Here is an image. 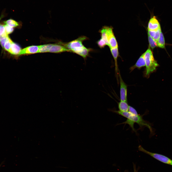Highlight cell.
<instances>
[{
  "label": "cell",
  "mask_w": 172,
  "mask_h": 172,
  "mask_svg": "<svg viewBox=\"0 0 172 172\" xmlns=\"http://www.w3.org/2000/svg\"><path fill=\"white\" fill-rule=\"evenodd\" d=\"M110 111L127 118L126 121L119 124H128L133 131L136 132L134 127V125L135 123H136L139 125L140 129H141L145 127L148 128L150 132L151 135H152L154 134V130L152 127L151 124L144 120L142 115L134 114L128 111L123 112L113 110Z\"/></svg>",
  "instance_id": "6da1fadb"
},
{
  "label": "cell",
  "mask_w": 172,
  "mask_h": 172,
  "mask_svg": "<svg viewBox=\"0 0 172 172\" xmlns=\"http://www.w3.org/2000/svg\"><path fill=\"white\" fill-rule=\"evenodd\" d=\"M88 39L86 37L83 36L69 42L61 43L60 44L69 50L70 52L78 55L85 60L88 56L90 52L93 50L92 48L85 47L83 44L84 41Z\"/></svg>",
  "instance_id": "7a4b0ae2"
},
{
  "label": "cell",
  "mask_w": 172,
  "mask_h": 172,
  "mask_svg": "<svg viewBox=\"0 0 172 172\" xmlns=\"http://www.w3.org/2000/svg\"><path fill=\"white\" fill-rule=\"evenodd\" d=\"M144 53L146 67L145 75V77L147 78L150 74L156 70L159 65L154 59L150 46Z\"/></svg>",
  "instance_id": "3957f363"
},
{
  "label": "cell",
  "mask_w": 172,
  "mask_h": 172,
  "mask_svg": "<svg viewBox=\"0 0 172 172\" xmlns=\"http://www.w3.org/2000/svg\"><path fill=\"white\" fill-rule=\"evenodd\" d=\"M139 151L150 156L155 159L164 163L172 165V160L163 155L149 151L144 148L141 145L138 147Z\"/></svg>",
  "instance_id": "277c9868"
},
{
  "label": "cell",
  "mask_w": 172,
  "mask_h": 172,
  "mask_svg": "<svg viewBox=\"0 0 172 172\" xmlns=\"http://www.w3.org/2000/svg\"><path fill=\"white\" fill-rule=\"evenodd\" d=\"M106 34L110 48L118 47V43L112 27L106 26Z\"/></svg>",
  "instance_id": "5b68a950"
},
{
  "label": "cell",
  "mask_w": 172,
  "mask_h": 172,
  "mask_svg": "<svg viewBox=\"0 0 172 172\" xmlns=\"http://www.w3.org/2000/svg\"><path fill=\"white\" fill-rule=\"evenodd\" d=\"M118 77L120 85V96L121 101L127 102V86L123 80L120 73L118 72Z\"/></svg>",
  "instance_id": "8992f818"
},
{
  "label": "cell",
  "mask_w": 172,
  "mask_h": 172,
  "mask_svg": "<svg viewBox=\"0 0 172 172\" xmlns=\"http://www.w3.org/2000/svg\"><path fill=\"white\" fill-rule=\"evenodd\" d=\"M161 28L160 23L156 17L153 16L151 17L148 24V30L156 31Z\"/></svg>",
  "instance_id": "52a82bcc"
},
{
  "label": "cell",
  "mask_w": 172,
  "mask_h": 172,
  "mask_svg": "<svg viewBox=\"0 0 172 172\" xmlns=\"http://www.w3.org/2000/svg\"><path fill=\"white\" fill-rule=\"evenodd\" d=\"M110 49L111 53L114 59L115 66V72L116 74V77L118 82V74L119 70H118L117 59L118 55V47L115 48H110Z\"/></svg>",
  "instance_id": "ba28073f"
},
{
  "label": "cell",
  "mask_w": 172,
  "mask_h": 172,
  "mask_svg": "<svg viewBox=\"0 0 172 172\" xmlns=\"http://www.w3.org/2000/svg\"><path fill=\"white\" fill-rule=\"evenodd\" d=\"M39 46H32L28 47L21 50L18 56L27 54L38 53Z\"/></svg>",
  "instance_id": "9c48e42d"
},
{
  "label": "cell",
  "mask_w": 172,
  "mask_h": 172,
  "mask_svg": "<svg viewBox=\"0 0 172 172\" xmlns=\"http://www.w3.org/2000/svg\"><path fill=\"white\" fill-rule=\"evenodd\" d=\"M145 66V62L144 58V53L139 58L136 63L130 69L131 71H132L135 68L140 69L142 67Z\"/></svg>",
  "instance_id": "30bf717a"
},
{
  "label": "cell",
  "mask_w": 172,
  "mask_h": 172,
  "mask_svg": "<svg viewBox=\"0 0 172 172\" xmlns=\"http://www.w3.org/2000/svg\"><path fill=\"white\" fill-rule=\"evenodd\" d=\"M70 52V51L63 45L57 44H53L48 52L59 53L63 52Z\"/></svg>",
  "instance_id": "8fae6325"
},
{
  "label": "cell",
  "mask_w": 172,
  "mask_h": 172,
  "mask_svg": "<svg viewBox=\"0 0 172 172\" xmlns=\"http://www.w3.org/2000/svg\"><path fill=\"white\" fill-rule=\"evenodd\" d=\"M21 50L18 44L13 42L9 52L12 55H18Z\"/></svg>",
  "instance_id": "7c38bea8"
},
{
  "label": "cell",
  "mask_w": 172,
  "mask_h": 172,
  "mask_svg": "<svg viewBox=\"0 0 172 172\" xmlns=\"http://www.w3.org/2000/svg\"><path fill=\"white\" fill-rule=\"evenodd\" d=\"M129 106L127 102L120 101L118 103V107L119 111L123 112L128 111Z\"/></svg>",
  "instance_id": "4fadbf2b"
},
{
  "label": "cell",
  "mask_w": 172,
  "mask_h": 172,
  "mask_svg": "<svg viewBox=\"0 0 172 172\" xmlns=\"http://www.w3.org/2000/svg\"><path fill=\"white\" fill-rule=\"evenodd\" d=\"M157 46L161 48L165 47V42L164 36L161 31V32L159 37L157 41Z\"/></svg>",
  "instance_id": "5bb4252c"
},
{
  "label": "cell",
  "mask_w": 172,
  "mask_h": 172,
  "mask_svg": "<svg viewBox=\"0 0 172 172\" xmlns=\"http://www.w3.org/2000/svg\"><path fill=\"white\" fill-rule=\"evenodd\" d=\"M106 26L103 27L99 31L101 33V38L106 43L107 45L109 46V43L106 34Z\"/></svg>",
  "instance_id": "9a60e30c"
},
{
  "label": "cell",
  "mask_w": 172,
  "mask_h": 172,
  "mask_svg": "<svg viewBox=\"0 0 172 172\" xmlns=\"http://www.w3.org/2000/svg\"><path fill=\"white\" fill-rule=\"evenodd\" d=\"M53 44H48L39 46L38 53L48 52Z\"/></svg>",
  "instance_id": "2e32d148"
},
{
  "label": "cell",
  "mask_w": 172,
  "mask_h": 172,
  "mask_svg": "<svg viewBox=\"0 0 172 172\" xmlns=\"http://www.w3.org/2000/svg\"><path fill=\"white\" fill-rule=\"evenodd\" d=\"M4 23L5 24L13 28L17 27L19 25L18 22L11 19L4 21Z\"/></svg>",
  "instance_id": "e0dca14e"
},
{
  "label": "cell",
  "mask_w": 172,
  "mask_h": 172,
  "mask_svg": "<svg viewBox=\"0 0 172 172\" xmlns=\"http://www.w3.org/2000/svg\"><path fill=\"white\" fill-rule=\"evenodd\" d=\"M13 42L11 38L9 37L5 43L3 48L9 52Z\"/></svg>",
  "instance_id": "ac0fdd59"
},
{
  "label": "cell",
  "mask_w": 172,
  "mask_h": 172,
  "mask_svg": "<svg viewBox=\"0 0 172 172\" xmlns=\"http://www.w3.org/2000/svg\"><path fill=\"white\" fill-rule=\"evenodd\" d=\"M148 39L149 43V46L152 49L156 47L157 45L156 42L148 34Z\"/></svg>",
  "instance_id": "d6986e66"
},
{
  "label": "cell",
  "mask_w": 172,
  "mask_h": 172,
  "mask_svg": "<svg viewBox=\"0 0 172 172\" xmlns=\"http://www.w3.org/2000/svg\"><path fill=\"white\" fill-rule=\"evenodd\" d=\"M8 36L6 32L4 25L0 24V38Z\"/></svg>",
  "instance_id": "ffe728a7"
},
{
  "label": "cell",
  "mask_w": 172,
  "mask_h": 172,
  "mask_svg": "<svg viewBox=\"0 0 172 172\" xmlns=\"http://www.w3.org/2000/svg\"><path fill=\"white\" fill-rule=\"evenodd\" d=\"M5 27L6 32L8 35L12 33L14 31L13 27H10L9 26L6 25H4Z\"/></svg>",
  "instance_id": "44dd1931"
},
{
  "label": "cell",
  "mask_w": 172,
  "mask_h": 172,
  "mask_svg": "<svg viewBox=\"0 0 172 172\" xmlns=\"http://www.w3.org/2000/svg\"><path fill=\"white\" fill-rule=\"evenodd\" d=\"M97 43L98 46L101 48H104L107 45L105 42L101 38L97 41Z\"/></svg>",
  "instance_id": "7402d4cb"
},
{
  "label": "cell",
  "mask_w": 172,
  "mask_h": 172,
  "mask_svg": "<svg viewBox=\"0 0 172 172\" xmlns=\"http://www.w3.org/2000/svg\"><path fill=\"white\" fill-rule=\"evenodd\" d=\"M161 31V28L156 31V34L155 36L153 38L157 43V41L159 37L160 33Z\"/></svg>",
  "instance_id": "603a6c76"
},
{
  "label": "cell",
  "mask_w": 172,
  "mask_h": 172,
  "mask_svg": "<svg viewBox=\"0 0 172 172\" xmlns=\"http://www.w3.org/2000/svg\"><path fill=\"white\" fill-rule=\"evenodd\" d=\"M128 111L134 114L137 115L138 114L134 108L129 106Z\"/></svg>",
  "instance_id": "cb8c5ba5"
},
{
  "label": "cell",
  "mask_w": 172,
  "mask_h": 172,
  "mask_svg": "<svg viewBox=\"0 0 172 172\" xmlns=\"http://www.w3.org/2000/svg\"><path fill=\"white\" fill-rule=\"evenodd\" d=\"M148 34L153 38L155 36L156 31H151L148 30Z\"/></svg>",
  "instance_id": "d4e9b609"
},
{
  "label": "cell",
  "mask_w": 172,
  "mask_h": 172,
  "mask_svg": "<svg viewBox=\"0 0 172 172\" xmlns=\"http://www.w3.org/2000/svg\"><path fill=\"white\" fill-rule=\"evenodd\" d=\"M133 167L134 169V172H138V170H137L136 169V165L135 164H133Z\"/></svg>",
  "instance_id": "484cf974"
},
{
  "label": "cell",
  "mask_w": 172,
  "mask_h": 172,
  "mask_svg": "<svg viewBox=\"0 0 172 172\" xmlns=\"http://www.w3.org/2000/svg\"><path fill=\"white\" fill-rule=\"evenodd\" d=\"M4 14H2L1 15L0 17V22L1 19H2L3 17H4Z\"/></svg>",
  "instance_id": "4316f807"
},
{
  "label": "cell",
  "mask_w": 172,
  "mask_h": 172,
  "mask_svg": "<svg viewBox=\"0 0 172 172\" xmlns=\"http://www.w3.org/2000/svg\"><path fill=\"white\" fill-rule=\"evenodd\" d=\"M1 165H0V166H1Z\"/></svg>",
  "instance_id": "83f0119b"
},
{
  "label": "cell",
  "mask_w": 172,
  "mask_h": 172,
  "mask_svg": "<svg viewBox=\"0 0 172 172\" xmlns=\"http://www.w3.org/2000/svg\"></svg>",
  "instance_id": "f1b7e54d"
}]
</instances>
